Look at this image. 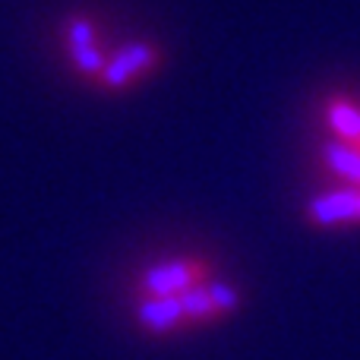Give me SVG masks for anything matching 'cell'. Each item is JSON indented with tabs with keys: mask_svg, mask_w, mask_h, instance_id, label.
Instances as JSON below:
<instances>
[{
	"mask_svg": "<svg viewBox=\"0 0 360 360\" xmlns=\"http://www.w3.org/2000/svg\"><path fill=\"white\" fill-rule=\"evenodd\" d=\"M67 51L73 67L89 79H98L108 63V54L95 41V22L89 16H70L67 19Z\"/></svg>",
	"mask_w": 360,
	"mask_h": 360,
	"instance_id": "obj_6",
	"label": "cell"
},
{
	"mask_svg": "<svg viewBox=\"0 0 360 360\" xmlns=\"http://www.w3.org/2000/svg\"><path fill=\"white\" fill-rule=\"evenodd\" d=\"M180 307H184V316L190 329H205V326H215L221 319L234 316L243 307V291L237 285H231V281L215 278L209 285L196 288V291L184 294Z\"/></svg>",
	"mask_w": 360,
	"mask_h": 360,
	"instance_id": "obj_2",
	"label": "cell"
},
{
	"mask_svg": "<svg viewBox=\"0 0 360 360\" xmlns=\"http://www.w3.org/2000/svg\"><path fill=\"white\" fill-rule=\"evenodd\" d=\"M304 221L316 231L360 224V186H338L313 196L304 209Z\"/></svg>",
	"mask_w": 360,
	"mask_h": 360,
	"instance_id": "obj_4",
	"label": "cell"
},
{
	"mask_svg": "<svg viewBox=\"0 0 360 360\" xmlns=\"http://www.w3.org/2000/svg\"><path fill=\"white\" fill-rule=\"evenodd\" d=\"M133 319L152 338H168L190 329L180 297H133Z\"/></svg>",
	"mask_w": 360,
	"mask_h": 360,
	"instance_id": "obj_5",
	"label": "cell"
},
{
	"mask_svg": "<svg viewBox=\"0 0 360 360\" xmlns=\"http://www.w3.org/2000/svg\"><path fill=\"white\" fill-rule=\"evenodd\" d=\"M218 278V262L209 256H177L143 269L133 285V297H184Z\"/></svg>",
	"mask_w": 360,
	"mask_h": 360,
	"instance_id": "obj_1",
	"label": "cell"
},
{
	"mask_svg": "<svg viewBox=\"0 0 360 360\" xmlns=\"http://www.w3.org/2000/svg\"><path fill=\"white\" fill-rule=\"evenodd\" d=\"M162 63H165V51L158 48V44L130 41V44L117 48L111 57H108L105 70H101V76L95 82H98L101 89H108V92H120V89L139 82L143 76L155 73Z\"/></svg>",
	"mask_w": 360,
	"mask_h": 360,
	"instance_id": "obj_3",
	"label": "cell"
},
{
	"mask_svg": "<svg viewBox=\"0 0 360 360\" xmlns=\"http://www.w3.org/2000/svg\"><path fill=\"white\" fill-rule=\"evenodd\" d=\"M323 127L335 143L360 146V101L345 92L329 95L323 105Z\"/></svg>",
	"mask_w": 360,
	"mask_h": 360,
	"instance_id": "obj_7",
	"label": "cell"
},
{
	"mask_svg": "<svg viewBox=\"0 0 360 360\" xmlns=\"http://www.w3.org/2000/svg\"><path fill=\"white\" fill-rule=\"evenodd\" d=\"M319 162L332 177H338L345 186H360V149L348 143H329L319 149Z\"/></svg>",
	"mask_w": 360,
	"mask_h": 360,
	"instance_id": "obj_8",
	"label": "cell"
},
{
	"mask_svg": "<svg viewBox=\"0 0 360 360\" xmlns=\"http://www.w3.org/2000/svg\"><path fill=\"white\" fill-rule=\"evenodd\" d=\"M357 149H360V146H357Z\"/></svg>",
	"mask_w": 360,
	"mask_h": 360,
	"instance_id": "obj_9",
	"label": "cell"
}]
</instances>
